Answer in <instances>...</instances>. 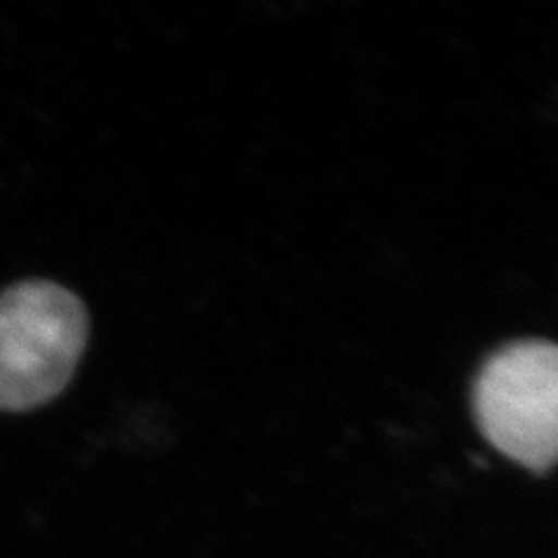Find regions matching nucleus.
Returning <instances> with one entry per match:
<instances>
[{
    "label": "nucleus",
    "instance_id": "nucleus-1",
    "mask_svg": "<svg viewBox=\"0 0 558 558\" xmlns=\"http://www.w3.org/2000/svg\"><path fill=\"white\" fill-rule=\"evenodd\" d=\"M89 340V314L68 289L33 279L0 293V410L54 400Z\"/></svg>",
    "mask_w": 558,
    "mask_h": 558
},
{
    "label": "nucleus",
    "instance_id": "nucleus-2",
    "mask_svg": "<svg viewBox=\"0 0 558 558\" xmlns=\"http://www.w3.org/2000/svg\"><path fill=\"white\" fill-rule=\"evenodd\" d=\"M473 408L488 442L547 475L558 451V349L547 340L498 349L475 379Z\"/></svg>",
    "mask_w": 558,
    "mask_h": 558
}]
</instances>
